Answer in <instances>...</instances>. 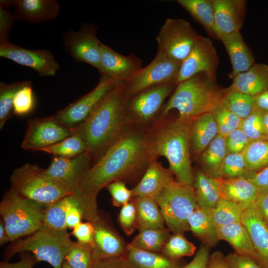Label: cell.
I'll list each match as a JSON object with an SVG mask.
<instances>
[{
    "instance_id": "1",
    "label": "cell",
    "mask_w": 268,
    "mask_h": 268,
    "mask_svg": "<svg viewBox=\"0 0 268 268\" xmlns=\"http://www.w3.org/2000/svg\"><path fill=\"white\" fill-rule=\"evenodd\" d=\"M151 159L148 129L128 124L85 174L81 185V197L97 201L99 191L113 181L139 182Z\"/></svg>"
},
{
    "instance_id": "2",
    "label": "cell",
    "mask_w": 268,
    "mask_h": 268,
    "mask_svg": "<svg viewBox=\"0 0 268 268\" xmlns=\"http://www.w3.org/2000/svg\"><path fill=\"white\" fill-rule=\"evenodd\" d=\"M125 82L115 86L87 119L74 129L84 140L92 164L122 135L128 125L126 118L127 97Z\"/></svg>"
},
{
    "instance_id": "3",
    "label": "cell",
    "mask_w": 268,
    "mask_h": 268,
    "mask_svg": "<svg viewBox=\"0 0 268 268\" xmlns=\"http://www.w3.org/2000/svg\"><path fill=\"white\" fill-rule=\"evenodd\" d=\"M193 121L160 114L148 128L152 159L166 158L169 170L178 182L192 185L194 172L190 149Z\"/></svg>"
},
{
    "instance_id": "4",
    "label": "cell",
    "mask_w": 268,
    "mask_h": 268,
    "mask_svg": "<svg viewBox=\"0 0 268 268\" xmlns=\"http://www.w3.org/2000/svg\"><path fill=\"white\" fill-rule=\"evenodd\" d=\"M224 92L216 79L204 73H198L177 85L160 113L166 114L176 110L180 118L193 121L201 115L212 113L221 104Z\"/></svg>"
},
{
    "instance_id": "5",
    "label": "cell",
    "mask_w": 268,
    "mask_h": 268,
    "mask_svg": "<svg viewBox=\"0 0 268 268\" xmlns=\"http://www.w3.org/2000/svg\"><path fill=\"white\" fill-rule=\"evenodd\" d=\"M15 241L5 250L6 262L16 254L29 252L37 262H46L53 268H62L74 243L67 231H57L44 225L26 238Z\"/></svg>"
},
{
    "instance_id": "6",
    "label": "cell",
    "mask_w": 268,
    "mask_h": 268,
    "mask_svg": "<svg viewBox=\"0 0 268 268\" xmlns=\"http://www.w3.org/2000/svg\"><path fill=\"white\" fill-rule=\"evenodd\" d=\"M46 206L24 197L11 187L0 203L1 219L10 242L40 229L43 225Z\"/></svg>"
},
{
    "instance_id": "7",
    "label": "cell",
    "mask_w": 268,
    "mask_h": 268,
    "mask_svg": "<svg viewBox=\"0 0 268 268\" xmlns=\"http://www.w3.org/2000/svg\"><path fill=\"white\" fill-rule=\"evenodd\" d=\"M10 182L11 187L20 194L46 206L73 194L63 181L47 174L44 169L30 163L15 169L10 176Z\"/></svg>"
},
{
    "instance_id": "8",
    "label": "cell",
    "mask_w": 268,
    "mask_h": 268,
    "mask_svg": "<svg viewBox=\"0 0 268 268\" xmlns=\"http://www.w3.org/2000/svg\"><path fill=\"white\" fill-rule=\"evenodd\" d=\"M165 223L173 233L190 230L188 219L198 206L193 187L170 180L154 199Z\"/></svg>"
},
{
    "instance_id": "9",
    "label": "cell",
    "mask_w": 268,
    "mask_h": 268,
    "mask_svg": "<svg viewBox=\"0 0 268 268\" xmlns=\"http://www.w3.org/2000/svg\"><path fill=\"white\" fill-rule=\"evenodd\" d=\"M175 86L174 80L147 88L127 99L128 124L148 129L160 114L166 98Z\"/></svg>"
},
{
    "instance_id": "10",
    "label": "cell",
    "mask_w": 268,
    "mask_h": 268,
    "mask_svg": "<svg viewBox=\"0 0 268 268\" xmlns=\"http://www.w3.org/2000/svg\"><path fill=\"white\" fill-rule=\"evenodd\" d=\"M201 36L188 21L168 18L156 37L157 53L182 63Z\"/></svg>"
},
{
    "instance_id": "11",
    "label": "cell",
    "mask_w": 268,
    "mask_h": 268,
    "mask_svg": "<svg viewBox=\"0 0 268 268\" xmlns=\"http://www.w3.org/2000/svg\"><path fill=\"white\" fill-rule=\"evenodd\" d=\"M120 82L109 75L100 74L97 84L91 91L51 116L61 125L74 130L87 119L106 95Z\"/></svg>"
},
{
    "instance_id": "12",
    "label": "cell",
    "mask_w": 268,
    "mask_h": 268,
    "mask_svg": "<svg viewBox=\"0 0 268 268\" xmlns=\"http://www.w3.org/2000/svg\"><path fill=\"white\" fill-rule=\"evenodd\" d=\"M181 64L156 53L149 64L125 82L126 97L130 98L150 87L174 80Z\"/></svg>"
},
{
    "instance_id": "13",
    "label": "cell",
    "mask_w": 268,
    "mask_h": 268,
    "mask_svg": "<svg viewBox=\"0 0 268 268\" xmlns=\"http://www.w3.org/2000/svg\"><path fill=\"white\" fill-rule=\"evenodd\" d=\"M97 30L95 24L84 22L77 31L70 30L63 34V45L74 61L87 64L99 70L102 42L97 37Z\"/></svg>"
},
{
    "instance_id": "14",
    "label": "cell",
    "mask_w": 268,
    "mask_h": 268,
    "mask_svg": "<svg viewBox=\"0 0 268 268\" xmlns=\"http://www.w3.org/2000/svg\"><path fill=\"white\" fill-rule=\"evenodd\" d=\"M219 59L211 39L201 36L194 44L191 52L182 62L174 80L176 85L196 74L204 73L216 79Z\"/></svg>"
},
{
    "instance_id": "15",
    "label": "cell",
    "mask_w": 268,
    "mask_h": 268,
    "mask_svg": "<svg viewBox=\"0 0 268 268\" xmlns=\"http://www.w3.org/2000/svg\"><path fill=\"white\" fill-rule=\"evenodd\" d=\"M74 134V130L66 128L51 116L36 118L28 122L21 147L26 150L41 151Z\"/></svg>"
},
{
    "instance_id": "16",
    "label": "cell",
    "mask_w": 268,
    "mask_h": 268,
    "mask_svg": "<svg viewBox=\"0 0 268 268\" xmlns=\"http://www.w3.org/2000/svg\"><path fill=\"white\" fill-rule=\"evenodd\" d=\"M92 165L91 156L85 152L72 158L54 156L45 171L47 174L65 183L84 207L86 203L81 196V185L85 174Z\"/></svg>"
},
{
    "instance_id": "17",
    "label": "cell",
    "mask_w": 268,
    "mask_h": 268,
    "mask_svg": "<svg viewBox=\"0 0 268 268\" xmlns=\"http://www.w3.org/2000/svg\"><path fill=\"white\" fill-rule=\"evenodd\" d=\"M0 57L30 67L43 76H54L60 65L51 51L24 48L10 42L0 43Z\"/></svg>"
},
{
    "instance_id": "18",
    "label": "cell",
    "mask_w": 268,
    "mask_h": 268,
    "mask_svg": "<svg viewBox=\"0 0 268 268\" xmlns=\"http://www.w3.org/2000/svg\"><path fill=\"white\" fill-rule=\"evenodd\" d=\"M93 226V242L92 253L93 260L124 256L128 244L99 213L92 223Z\"/></svg>"
},
{
    "instance_id": "19",
    "label": "cell",
    "mask_w": 268,
    "mask_h": 268,
    "mask_svg": "<svg viewBox=\"0 0 268 268\" xmlns=\"http://www.w3.org/2000/svg\"><path fill=\"white\" fill-rule=\"evenodd\" d=\"M142 61L134 54L124 56L101 43L100 74H106L126 82L142 68Z\"/></svg>"
},
{
    "instance_id": "20",
    "label": "cell",
    "mask_w": 268,
    "mask_h": 268,
    "mask_svg": "<svg viewBox=\"0 0 268 268\" xmlns=\"http://www.w3.org/2000/svg\"><path fill=\"white\" fill-rule=\"evenodd\" d=\"M215 31L218 39L226 35L240 32L246 15L244 0H213Z\"/></svg>"
},
{
    "instance_id": "21",
    "label": "cell",
    "mask_w": 268,
    "mask_h": 268,
    "mask_svg": "<svg viewBox=\"0 0 268 268\" xmlns=\"http://www.w3.org/2000/svg\"><path fill=\"white\" fill-rule=\"evenodd\" d=\"M15 20L31 23L46 22L57 18L59 3L56 0H12Z\"/></svg>"
},
{
    "instance_id": "22",
    "label": "cell",
    "mask_w": 268,
    "mask_h": 268,
    "mask_svg": "<svg viewBox=\"0 0 268 268\" xmlns=\"http://www.w3.org/2000/svg\"><path fill=\"white\" fill-rule=\"evenodd\" d=\"M241 223L247 230L262 268H268V228L252 205L243 211Z\"/></svg>"
},
{
    "instance_id": "23",
    "label": "cell",
    "mask_w": 268,
    "mask_h": 268,
    "mask_svg": "<svg viewBox=\"0 0 268 268\" xmlns=\"http://www.w3.org/2000/svg\"><path fill=\"white\" fill-rule=\"evenodd\" d=\"M172 179L173 174L169 169L165 168L157 159H151L141 178L131 189L133 198L147 197L154 199Z\"/></svg>"
},
{
    "instance_id": "24",
    "label": "cell",
    "mask_w": 268,
    "mask_h": 268,
    "mask_svg": "<svg viewBox=\"0 0 268 268\" xmlns=\"http://www.w3.org/2000/svg\"><path fill=\"white\" fill-rule=\"evenodd\" d=\"M221 198L239 207L243 211L251 206L259 193L255 186L244 177L220 179Z\"/></svg>"
},
{
    "instance_id": "25",
    "label": "cell",
    "mask_w": 268,
    "mask_h": 268,
    "mask_svg": "<svg viewBox=\"0 0 268 268\" xmlns=\"http://www.w3.org/2000/svg\"><path fill=\"white\" fill-rule=\"evenodd\" d=\"M219 40L224 45L232 64L231 78L247 71L255 64L254 57L240 32L223 35Z\"/></svg>"
},
{
    "instance_id": "26",
    "label": "cell",
    "mask_w": 268,
    "mask_h": 268,
    "mask_svg": "<svg viewBox=\"0 0 268 268\" xmlns=\"http://www.w3.org/2000/svg\"><path fill=\"white\" fill-rule=\"evenodd\" d=\"M218 134L216 123L212 113L194 119L191 131V157L199 158Z\"/></svg>"
},
{
    "instance_id": "27",
    "label": "cell",
    "mask_w": 268,
    "mask_h": 268,
    "mask_svg": "<svg viewBox=\"0 0 268 268\" xmlns=\"http://www.w3.org/2000/svg\"><path fill=\"white\" fill-rule=\"evenodd\" d=\"M229 90L255 97L268 89V65L255 63L233 78Z\"/></svg>"
},
{
    "instance_id": "28",
    "label": "cell",
    "mask_w": 268,
    "mask_h": 268,
    "mask_svg": "<svg viewBox=\"0 0 268 268\" xmlns=\"http://www.w3.org/2000/svg\"><path fill=\"white\" fill-rule=\"evenodd\" d=\"M188 224L190 230L202 245L209 248L214 247L220 241L211 209L198 205L189 217Z\"/></svg>"
},
{
    "instance_id": "29",
    "label": "cell",
    "mask_w": 268,
    "mask_h": 268,
    "mask_svg": "<svg viewBox=\"0 0 268 268\" xmlns=\"http://www.w3.org/2000/svg\"><path fill=\"white\" fill-rule=\"evenodd\" d=\"M193 187L198 205L213 208L221 198L220 179L210 176L196 169L194 173Z\"/></svg>"
},
{
    "instance_id": "30",
    "label": "cell",
    "mask_w": 268,
    "mask_h": 268,
    "mask_svg": "<svg viewBox=\"0 0 268 268\" xmlns=\"http://www.w3.org/2000/svg\"><path fill=\"white\" fill-rule=\"evenodd\" d=\"M219 240L227 242L234 252L253 258L257 263V255L248 232L241 222H235L218 228Z\"/></svg>"
},
{
    "instance_id": "31",
    "label": "cell",
    "mask_w": 268,
    "mask_h": 268,
    "mask_svg": "<svg viewBox=\"0 0 268 268\" xmlns=\"http://www.w3.org/2000/svg\"><path fill=\"white\" fill-rule=\"evenodd\" d=\"M130 268H179L175 261L156 252L137 248L128 244L124 256Z\"/></svg>"
},
{
    "instance_id": "32",
    "label": "cell",
    "mask_w": 268,
    "mask_h": 268,
    "mask_svg": "<svg viewBox=\"0 0 268 268\" xmlns=\"http://www.w3.org/2000/svg\"><path fill=\"white\" fill-rule=\"evenodd\" d=\"M227 154L225 137L218 134L199 158L202 171L220 179L221 169Z\"/></svg>"
},
{
    "instance_id": "33",
    "label": "cell",
    "mask_w": 268,
    "mask_h": 268,
    "mask_svg": "<svg viewBox=\"0 0 268 268\" xmlns=\"http://www.w3.org/2000/svg\"><path fill=\"white\" fill-rule=\"evenodd\" d=\"M177 2L210 37L218 39L215 31L213 0H178Z\"/></svg>"
},
{
    "instance_id": "34",
    "label": "cell",
    "mask_w": 268,
    "mask_h": 268,
    "mask_svg": "<svg viewBox=\"0 0 268 268\" xmlns=\"http://www.w3.org/2000/svg\"><path fill=\"white\" fill-rule=\"evenodd\" d=\"M136 209L137 229L165 228V222L156 201L147 197L133 198Z\"/></svg>"
},
{
    "instance_id": "35",
    "label": "cell",
    "mask_w": 268,
    "mask_h": 268,
    "mask_svg": "<svg viewBox=\"0 0 268 268\" xmlns=\"http://www.w3.org/2000/svg\"><path fill=\"white\" fill-rule=\"evenodd\" d=\"M139 231L130 244L137 248L156 253L162 250L170 236V230L166 228L145 229Z\"/></svg>"
},
{
    "instance_id": "36",
    "label": "cell",
    "mask_w": 268,
    "mask_h": 268,
    "mask_svg": "<svg viewBox=\"0 0 268 268\" xmlns=\"http://www.w3.org/2000/svg\"><path fill=\"white\" fill-rule=\"evenodd\" d=\"M70 196H65L46 206L43 225L57 231H67L66 216Z\"/></svg>"
},
{
    "instance_id": "37",
    "label": "cell",
    "mask_w": 268,
    "mask_h": 268,
    "mask_svg": "<svg viewBox=\"0 0 268 268\" xmlns=\"http://www.w3.org/2000/svg\"><path fill=\"white\" fill-rule=\"evenodd\" d=\"M221 104L243 120L254 110L255 97L227 88L225 89Z\"/></svg>"
},
{
    "instance_id": "38",
    "label": "cell",
    "mask_w": 268,
    "mask_h": 268,
    "mask_svg": "<svg viewBox=\"0 0 268 268\" xmlns=\"http://www.w3.org/2000/svg\"><path fill=\"white\" fill-rule=\"evenodd\" d=\"M243 153L249 172L264 168L268 165V139L250 140Z\"/></svg>"
},
{
    "instance_id": "39",
    "label": "cell",
    "mask_w": 268,
    "mask_h": 268,
    "mask_svg": "<svg viewBox=\"0 0 268 268\" xmlns=\"http://www.w3.org/2000/svg\"><path fill=\"white\" fill-rule=\"evenodd\" d=\"M184 233H173L169 236L162 250V255L166 258L176 262L184 257L193 255L196 247L188 241Z\"/></svg>"
},
{
    "instance_id": "40",
    "label": "cell",
    "mask_w": 268,
    "mask_h": 268,
    "mask_svg": "<svg viewBox=\"0 0 268 268\" xmlns=\"http://www.w3.org/2000/svg\"><path fill=\"white\" fill-rule=\"evenodd\" d=\"M42 151L54 156L72 158L86 152L85 143L77 134L67 137L62 141L44 149Z\"/></svg>"
},
{
    "instance_id": "41",
    "label": "cell",
    "mask_w": 268,
    "mask_h": 268,
    "mask_svg": "<svg viewBox=\"0 0 268 268\" xmlns=\"http://www.w3.org/2000/svg\"><path fill=\"white\" fill-rule=\"evenodd\" d=\"M31 82L30 81H16L10 84L0 82V129L1 130L13 114V104L16 92Z\"/></svg>"
},
{
    "instance_id": "42",
    "label": "cell",
    "mask_w": 268,
    "mask_h": 268,
    "mask_svg": "<svg viewBox=\"0 0 268 268\" xmlns=\"http://www.w3.org/2000/svg\"><path fill=\"white\" fill-rule=\"evenodd\" d=\"M243 211L235 203L222 198L216 205L211 209L217 229L233 223L241 222Z\"/></svg>"
},
{
    "instance_id": "43",
    "label": "cell",
    "mask_w": 268,
    "mask_h": 268,
    "mask_svg": "<svg viewBox=\"0 0 268 268\" xmlns=\"http://www.w3.org/2000/svg\"><path fill=\"white\" fill-rule=\"evenodd\" d=\"M216 123L218 134L226 137L231 132L240 128L242 120L221 102L212 113Z\"/></svg>"
},
{
    "instance_id": "44",
    "label": "cell",
    "mask_w": 268,
    "mask_h": 268,
    "mask_svg": "<svg viewBox=\"0 0 268 268\" xmlns=\"http://www.w3.org/2000/svg\"><path fill=\"white\" fill-rule=\"evenodd\" d=\"M93 261L92 247L77 242L73 243L65 260L72 268H91Z\"/></svg>"
},
{
    "instance_id": "45",
    "label": "cell",
    "mask_w": 268,
    "mask_h": 268,
    "mask_svg": "<svg viewBox=\"0 0 268 268\" xmlns=\"http://www.w3.org/2000/svg\"><path fill=\"white\" fill-rule=\"evenodd\" d=\"M249 172L243 152L227 154L223 163L220 179L244 177Z\"/></svg>"
},
{
    "instance_id": "46",
    "label": "cell",
    "mask_w": 268,
    "mask_h": 268,
    "mask_svg": "<svg viewBox=\"0 0 268 268\" xmlns=\"http://www.w3.org/2000/svg\"><path fill=\"white\" fill-rule=\"evenodd\" d=\"M240 128L250 140L268 139L263 122V114L254 110L242 120Z\"/></svg>"
},
{
    "instance_id": "47",
    "label": "cell",
    "mask_w": 268,
    "mask_h": 268,
    "mask_svg": "<svg viewBox=\"0 0 268 268\" xmlns=\"http://www.w3.org/2000/svg\"><path fill=\"white\" fill-rule=\"evenodd\" d=\"M35 100L31 82L20 89L15 94L13 104V114L24 116L33 111Z\"/></svg>"
},
{
    "instance_id": "48",
    "label": "cell",
    "mask_w": 268,
    "mask_h": 268,
    "mask_svg": "<svg viewBox=\"0 0 268 268\" xmlns=\"http://www.w3.org/2000/svg\"><path fill=\"white\" fill-rule=\"evenodd\" d=\"M118 222L128 236L132 235L137 229L136 209L132 200L122 206L118 216Z\"/></svg>"
},
{
    "instance_id": "49",
    "label": "cell",
    "mask_w": 268,
    "mask_h": 268,
    "mask_svg": "<svg viewBox=\"0 0 268 268\" xmlns=\"http://www.w3.org/2000/svg\"><path fill=\"white\" fill-rule=\"evenodd\" d=\"M112 197V202L115 206H123L133 199L132 190L129 189L124 182L117 180L106 186Z\"/></svg>"
},
{
    "instance_id": "50",
    "label": "cell",
    "mask_w": 268,
    "mask_h": 268,
    "mask_svg": "<svg viewBox=\"0 0 268 268\" xmlns=\"http://www.w3.org/2000/svg\"><path fill=\"white\" fill-rule=\"evenodd\" d=\"M250 141L240 128L234 130L225 137L228 154L242 152Z\"/></svg>"
},
{
    "instance_id": "51",
    "label": "cell",
    "mask_w": 268,
    "mask_h": 268,
    "mask_svg": "<svg viewBox=\"0 0 268 268\" xmlns=\"http://www.w3.org/2000/svg\"><path fill=\"white\" fill-rule=\"evenodd\" d=\"M83 219V211L79 200L74 195H71L66 216L67 228L73 229Z\"/></svg>"
},
{
    "instance_id": "52",
    "label": "cell",
    "mask_w": 268,
    "mask_h": 268,
    "mask_svg": "<svg viewBox=\"0 0 268 268\" xmlns=\"http://www.w3.org/2000/svg\"><path fill=\"white\" fill-rule=\"evenodd\" d=\"M15 21L8 8L0 5V43L9 41L13 24Z\"/></svg>"
},
{
    "instance_id": "53",
    "label": "cell",
    "mask_w": 268,
    "mask_h": 268,
    "mask_svg": "<svg viewBox=\"0 0 268 268\" xmlns=\"http://www.w3.org/2000/svg\"><path fill=\"white\" fill-rule=\"evenodd\" d=\"M225 257L228 268H262L253 258L247 256L234 252Z\"/></svg>"
},
{
    "instance_id": "54",
    "label": "cell",
    "mask_w": 268,
    "mask_h": 268,
    "mask_svg": "<svg viewBox=\"0 0 268 268\" xmlns=\"http://www.w3.org/2000/svg\"><path fill=\"white\" fill-rule=\"evenodd\" d=\"M94 229L92 223L80 222L72 229V234L77 239V242L91 247L93 242Z\"/></svg>"
},
{
    "instance_id": "55",
    "label": "cell",
    "mask_w": 268,
    "mask_h": 268,
    "mask_svg": "<svg viewBox=\"0 0 268 268\" xmlns=\"http://www.w3.org/2000/svg\"><path fill=\"white\" fill-rule=\"evenodd\" d=\"M245 178L256 187L259 194L268 193V165L255 172H249Z\"/></svg>"
},
{
    "instance_id": "56",
    "label": "cell",
    "mask_w": 268,
    "mask_h": 268,
    "mask_svg": "<svg viewBox=\"0 0 268 268\" xmlns=\"http://www.w3.org/2000/svg\"><path fill=\"white\" fill-rule=\"evenodd\" d=\"M91 268H130L124 256L103 258L94 260Z\"/></svg>"
},
{
    "instance_id": "57",
    "label": "cell",
    "mask_w": 268,
    "mask_h": 268,
    "mask_svg": "<svg viewBox=\"0 0 268 268\" xmlns=\"http://www.w3.org/2000/svg\"><path fill=\"white\" fill-rule=\"evenodd\" d=\"M252 206L268 228V193L259 194Z\"/></svg>"
},
{
    "instance_id": "58",
    "label": "cell",
    "mask_w": 268,
    "mask_h": 268,
    "mask_svg": "<svg viewBox=\"0 0 268 268\" xmlns=\"http://www.w3.org/2000/svg\"><path fill=\"white\" fill-rule=\"evenodd\" d=\"M209 248L202 245L192 261L184 267L179 268H206Z\"/></svg>"
},
{
    "instance_id": "59",
    "label": "cell",
    "mask_w": 268,
    "mask_h": 268,
    "mask_svg": "<svg viewBox=\"0 0 268 268\" xmlns=\"http://www.w3.org/2000/svg\"><path fill=\"white\" fill-rule=\"evenodd\" d=\"M36 262L34 256L23 255L20 260L15 263L1 262L0 268H33Z\"/></svg>"
},
{
    "instance_id": "60",
    "label": "cell",
    "mask_w": 268,
    "mask_h": 268,
    "mask_svg": "<svg viewBox=\"0 0 268 268\" xmlns=\"http://www.w3.org/2000/svg\"><path fill=\"white\" fill-rule=\"evenodd\" d=\"M206 268H228L223 253L217 251L209 255Z\"/></svg>"
},
{
    "instance_id": "61",
    "label": "cell",
    "mask_w": 268,
    "mask_h": 268,
    "mask_svg": "<svg viewBox=\"0 0 268 268\" xmlns=\"http://www.w3.org/2000/svg\"><path fill=\"white\" fill-rule=\"evenodd\" d=\"M255 97L254 110L263 114L268 112V89Z\"/></svg>"
},
{
    "instance_id": "62",
    "label": "cell",
    "mask_w": 268,
    "mask_h": 268,
    "mask_svg": "<svg viewBox=\"0 0 268 268\" xmlns=\"http://www.w3.org/2000/svg\"><path fill=\"white\" fill-rule=\"evenodd\" d=\"M10 241L7 233L3 222L1 219L0 221V245H2Z\"/></svg>"
},
{
    "instance_id": "63",
    "label": "cell",
    "mask_w": 268,
    "mask_h": 268,
    "mask_svg": "<svg viewBox=\"0 0 268 268\" xmlns=\"http://www.w3.org/2000/svg\"><path fill=\"white\" fill-rule=\"evenodd\" d=\"M263 122L268 138V112L263 114Z\"/></svg>"
},
{
    "instance_id": "64",
    "label": "cell",
    "mask_w": 268,
    "mask_h": 268,
    "mask_svg": "<svg viewBox=\"0 0 268 268\" xmlns=\"http://www.w3.org/2000/svg\"><path fill=\"white\" fill-rule=\"evenodd\" d=\"M62 268H72L65 261L64 262Z\"/></svg>"
}]
</instances>
